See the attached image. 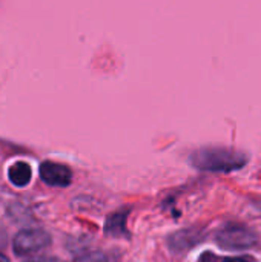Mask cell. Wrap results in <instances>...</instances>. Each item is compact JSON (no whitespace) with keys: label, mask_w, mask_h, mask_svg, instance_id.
<instances>
[{"label":"cell","mask_w":261,"mask_h":262,"mask_svg":"<svg viewBox=\"0 0 261 262\" xmlns=\"http://www.w3.org/2000/svg\"><path fill=\"white\" fill-rule=\"evenodd\" d=\"M192 167L202 172H234L243 169L248 163V155L242 150L220 146L200 147L189 157Z\"/></svg>","instance_id":"cell-1"},{"label":"cell","mask_w":261,"mask_h":262,"mask_svg":"<svg viewBox=\"0 0 261 262\" xmlns=\"http://www.w3.org/2000/svg\"><path fill=\"white\" fill-rule=\"evenodd\" d=\"M215 241L229 250H246L258 243V235L248 226L229 223L217 232Z\"/></svg>","instance_id":"cell-2"},{"label":"cell","mask_w":261,"mask_h":262,"mask_svg":"<svg viewBox=\"0 0 261 262\" xmlns=\"http://www.w3.org/2000/svg\"><path fill=\"white\" fill-rule=\"evenodd\" d=\"M49 244H51V236L48 232L42 229H28L15 235L12 249L17 256H26L46 249Z\"/></svg>","instance_id":"cell-3"},{"label":"cell","mask_w":261,"mask_h":262,"mask_svg":"<svg viewBox=\"0 0 261 262\" xmlns=\"http://www.w3.org/2000/svg\"><path fill=\"white\" fill-rule=\"evenodd\" d=\"M40 178L48 186L68 187L72 181V172L69 167L63 164L54 161H45L40 164Z\"/></svg>","instance_id":"cell-4"},{"label":"cell","mask_w":261,"mask_h":262,"mask_svg":"<svg viewBox=\"0 0 261 262\" xmlns=\"http://www.w3.org/2000/svg\"><path fill=\"white\" fill-rule=\"evenodd\" d=\"M202 241V230L200 229H188V230H180L174 235L169 236V247L172 252H185L189 250L192 246Z\"/></svg>","instance_id":"cell-5"},{"label":"cell","mask_w":261,"mask_h":262,"mask_svg":"<svg viewBox=\"0 0 261 262\" xmlns=\"http://www.w3.org/2000/svg\"><path fill=\"white\" fill-rule=\"evenodd\" d=\"M126 220H128V210H120L109 215L105 223V233L112 238H120L128 235Z\"/></svg>","instance_id":"cell-6"},{"label":"cell","mask_w":261,"mask_h":262,"mask_svg":"<svg viewBox=\"0 0 261 262\" xmlns=\"http://www.w3.org/2000/svg\"><path fill=\"white\" fill-rule=\"evenodd\" d=\"M31 177H32L31 167H29V164H26L23 161L12 164L9 167V170H8V178H9V181L15 187H25V186H28L29 181H31Z\"/></svg>","instance_id":"cell-7"},{"label":"cell","mask_w":261,"mask_h":262,"mask_svg":"<svg viewBox=\"0 0 261 262\" xmlns=\"http://www.w3.org/2000/svg\"><path fill=\"white\" fill-rule=\"evenodd\" d=\"M74 262H108V258L102 252H88L78 256Z\"/></svg>","instance_id":"cell-8"},{"label":"cell","mask_w":261,"mask_h":262,"mask_svg":"<svg viewBox=\"0 0 261 262\" xmlns=\"http://www.w3.org/2000/svg\"><path fill=\"white\" fill-rule=\"evenodd\" d=\"M23 262H65L58 258H52V256H38V258H32V259H26Z\"/></svg>","instance_id":"cell-9"},{"label":"cell","mask_w":261,"mask_h":262,"mask_svg":"<svg viewBox=\"0 0 261 262\" xmlns=\"http://www.w3.org/2000/svg\"><path fill=\"white\" fill-rule=\"evenodd\" d=\"M222 262H249L246 258H225Z\"/></svg>","instance_id":"cell-10"},{"label":"cell","mask_w":261,"mask_h":262,"mask_svg":"<svg viewBox=\"0 0 261 262\" xmlns=\"http://www.w3.org/2000/svg\"><path fill=\"white\" fill-rule=\"evenodd\" d=\"M0 262H9V259H8L5 255H2V253H0Z\"/></svg>","instance_id":"cell-11"}]
</instances>
